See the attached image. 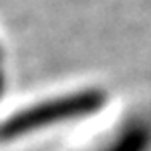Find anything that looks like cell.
I'll list each match as a JSON object with an SVG mask.
<instances>
[{"label":"cell","instance_id":"cell-1","mask_svg":"<svg viewBox=\"0 0 151 151\" xmlns=\"http://www.w3.org/2000/svg\"><path fill=\"white\" fill-rule=\"evenodd\" d=\"M91 105H95V99H91V97H77V99H65V101L35 109L28 115H20L14 121H10V125L4 127V135L12 137V135H20V133H26V131H32V129L40 127V125H47L50 121L67 119V117H73L77 113H81V111H87V109H91Z\"/></svg>","mask_w":151,"mask_h":151}]
</instances>
